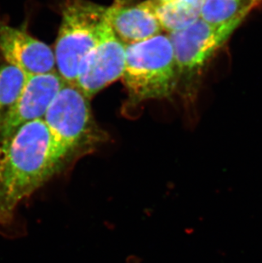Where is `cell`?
<instances>
[{"instance_id": "obj_5", "label": "cell", "mask_w": 262, "mask_h": 263, "mask_svg": "<svg viewBox=\"0 0 262 263\" xmlns=\"http://www.w3.org/2000/svg\"><path fill=\"white\" fill-rule=\"evenodd\" d=\"M238 26L237 23L211 25L199 18L185 29L169 33L173 46L179 81L192 80L199 74Z\"/></svg>"}, {"instance_id": "obj_3", "label": "cell", "mask_w": 262, "mask_h": 263, "mask_svg": "<svg viewBox=\"0 0 262 263\" xmlns=\"http://www.w3.org/2000/svg\"><path fill=\"white\" fill-rule=\"evenodd\" d=\"M106 9L89 0H63L54 54L65 82L76 84L82 62L99 40Z\"/></svg>"}, {"instance_id": "obj_2", "label": "cell", "mask_w": 262, "mask_h": 263, "mask_svg": "<svg viewBox=\"0 0 262 263\" xmlns=\"http://www.w3.org/2000/svg\"><path fill=\"white\" fill-rule=\"evenodd\" d=\"M123 81L131 102L162 99L179 84L173 46L168 35L158 34L126 45Z\"/></svg>"}, {"instance_id": "obj_10", "label": "cell", "mask_w": 262, "mask_h": 263, "mask_svg": "<svg viewBox=\"0 0 262 263\" xmlns=\"http://www.w3.org/2000/svg\"><path fill=\"white\" fill-rule=\"evenodd\" d=\"M203 0H154L161 28L168 33L185 29L200 18Z\"/></svg>"}, {"instance_id": "obj_1", "label": "cell", "mask_w": 262, "mask_h": 263, "mask_svg": "<svg viewBox=\"0 0 262 263\" xmlns=\"http://www.w3.org/2000/svg\"><path fill=\"white\" fill-rule=\"evenodd\" d=\"M68 159L44 119L23 124L0 141V230L12 225L19 204Z\"/></svg>"}, {"instance_id": "obj_9", "label": "cell", "mask_w": 262, "mask_h": 263, "mask_svg": "<svg viewBox=\"0 0 262 263\" xmlns=\"http://www.w3.org/2000/svg\"><path fill=\"white\" fill-rule=\"evenodd\" d=\"M105 20L125 45L142 42L163 31L155 14L154 0L136 5L116 0L106 8Z\"/></svg>"}, {"instance_id": "obj_13", "label": "cell", "mask_w": 262, "mask_h": 263, "mask_svg": "<svg viewBox=\"0 0 262 263\" xmlns=\"http://www.w3.org/2000/svg\"><path fill=\"white\" fill-rule=\"evenodd\" d=\"M157 1H168V0H157Z\"/></svg>"}, {"instance_id": "obj_11", "label": "cell", "mask_w": 262, "mask_h": 263, "mask_svg": "<svg viewBox=\"0 0 262 263\" xmlns=\"http://www.w3.org/2000/svg\"><path fill=\"white\" fill-rule=\"evenodd\" d=\"M261 0H203L200 18L211 25L241 24Z\"/></svg>"}, {"instance_id": "obj_12", "label": "cell", "mask_w": 262, "mask_h": 263, "mask_svg": "<svg viewBox=\"0 0 262 263\" xmlns=\"http://www.w3.org/2000/svg\"><path fill=\"white\" fill-rule=\"evenodd\" d=\"M27 77L19 67L8 63L0 66V124L17 102Z\"/></svg>"}, {"instance_id": "obj_6", "label": "cell", "mask_w": 262, "mask_h": 263, "mask_svg": "<svg viewBox=\"0 0 262 263\" xmlns=\"http://www.w3.org/2000/svg\"><path fill=\"white\" fill-rule=\"evenodd\" d=\"M125 61L126 45L105 20L98 42L82 62L75 85L90 99L123 77Z\"/></svg>"}, {"instance_id": "obj_4", "label": "cell", "mask_w": 262, "mask_h": 263, "mask_svg": "<svg viewBox=\"0 0 262 263\" xmlns=\"http://www.w3.org/2000/svg\"><path fill=\"white\" fill-rule=\"evenodd\" d=\"M89 98L76 85L65 83L44 120L69 159L90 152L107 139L92 115Z\"/></svg>"}, {"instance_id": "obj_8", "label": "cell", "mask_w": 262, "mask_h": 263, "mask_svg": "<svg viewBox=\"0 0 262 263\" xmlns=\"http://www.w3.org/2000/svg\"><path fill=\"white\" fill-rule=\"evenodd\" d=\"M0 57L28 75L57 71L54 54L49 45L32 37L26 28H15L1 20Z\"/></svg>"}, {"instance_id": "obj_7", "label": "cell", "mask_w": 262, "mask_h": 263, "mask_svg": "<svg viewBox=\"0 0 262 263\" xmlns=\"http://www.w3.org/2000/svg\"><path fill=\"white\" fill-rule=\"evenodd\" d=\"M65 83L57 71L28 75L17 102L0 124V141L23 124L44 119Z\"/></svg>"}]
</instances>
